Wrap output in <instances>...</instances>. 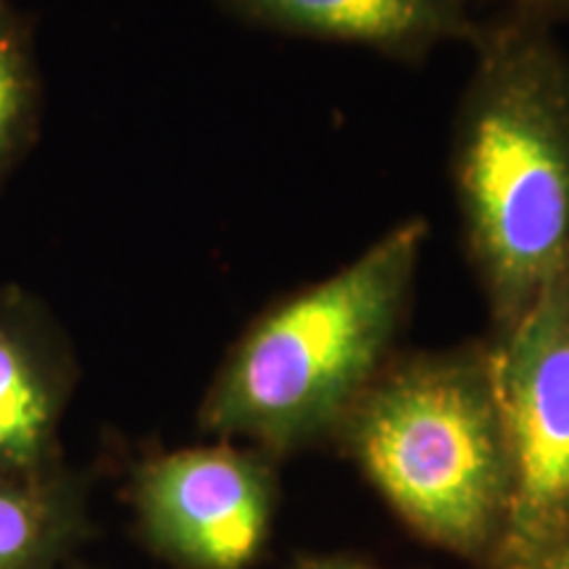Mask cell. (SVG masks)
I'll return each mask as SVG.
<instances>
[{"mask_svg":"<svg viewBox=\"0 0 569 569\" xmlns=\"http://www.w3.org/2000/svg\"><path fill=\"white\" fill-rule=\"evenodd\" d=\"M469 46L448 174L496 338L569 269V53L519 11L480 21Z\"/></svg>","mask_w":569,"mask_h":569,"instance_id":"1","label":"cell"},{"mask_svg":"<svg viewBox=\"0 0 569 569\" xmlns=\"http://www.w3.org/2000/svg\"><path fill=\"white\" fill-rule=\"evenodd\" d=\"M430 222L409 217L322 280L272 301L213 372L198 427L282 465L330 448L348 411L398 351Z\"/></svg>","mask_w":569,"mask_h":569,"instance_id":"2","label":"cell"},{"mask_svg":"<svg viewBox=\"0 0 569 569\" xmlns=\"http://www.w3.org/2000/svg\"><path fill=\"white\" fill-rule=\"evenodd\" d=\"M330 448L419 540L475 569H496L515 478L486 336L398 348Z\"/></svg>","mask_w":569,"mask_h":569,"instance_id":"3","label":"cell"},{"mask_svg":"<svg viewBox=\"0 0 569 569\" xmlns=\"http://www.w3.org/2000/svg\"><path fill=\"white\" fill-rule=\"evenodd\" d=\"M124 501L134 538L167 567L256 569L280 511V461L234 440L148 451Z\"/></svg>","mask_w":569,"mask_h":569,"instance_id":"4","label":"cell"},{"mask_svg":"<svg viewBox=\"0 0 569 569\" xmlns=\"http://www.w3.org/2000/svg\"><path fill=\"white\" fill-rule=\"evenodd\" d=\"M511 453V515L496 569H532L569 528V269L490 338Z\"/></svg>","mask_w":569,"mask_h":569,"instance_id":"5","label":"cell"},{"mask_svg":"<svg viewBox=\"0 0 569 569\" xmlns=\"http://www.w3.org/2000/svg\"><path fill=\"white\" fill-rule=\"evenodd\" d=\"M261 30L298 40L365 48L382 59L422 63L448 42H469L480 21L469 0H219Z\"/></svg>","mask_w":569,"mask_h":569,"instance_id":"6","label":"cell"},{"mask_svg":"<svg viewBox=\"0 0 569 569\" xmlns=\"http://www.w3.org/2000/svg\"><path fill=\"white\" fill-rule=\"evenodd\" d=\"M69 382V365L51 346L0 319V478L63 467L59 422Z\"/></svg>","mask_w":569,"mask_h":569,"instance_id":"7","label":"cell"},{"mask_svg":"<svg viewBox=\"0 0 569 569\" xmlns=\"http://www.w3.org/2000/svg\"><path fill=\"white\" fill-rule=\"evenodd\" d=\"M92 538L90 482L67 467L0 478V569H63Z\"/></svg>","mask_w":569,"mask_h":569,"instance_id":"8","label":"cell"},{"mask_svg":"<svg viewBox=\"0 0 569 569\" xmlns=\"http://www.w3.org/2000/svg\"><path fill=\"white\" fill-rule=\"evenodd\" d=\"M27 56L21 48V34L9 13L0 9V161L11 151L24 117L27 98Z\"/></svg>","mask_w":569,"mask_h":569,"instance_id":"9","label":"cell"},{"mask_svg":"<svg viewBox=\"0 0 569 569\" xmlns=\"http://www.w3.org/2000/svg\"><path fill=\"white\" fill-rule=\"evenodd\" d=\"M288 569H382L351 553H296Z\"/></svg>","mask_w":569,"mask_h":569,"instance_id":"10","label":"cell"},{"mask_svg":"<svg viewBox=\"0 0 569 569\" xmlns=\"http://www.w3.org/2000/svg\"><path fill=\"white\" fill-rule=\"evenodd\" d=\"M509 6V11L530 13V17H538L543 21H561L569 19V0H503Z\"/></svg>","mask_w":569,"mask_h":569,"instance_id":"11","label":"cell"},{"mask_svg":"<svg viewBox=\"0 0 569 569\" xmlns=\"http://www.w3.org/2000/svg\"><path fill=\"white\" fill-rule=\"evenodd\" d=\"M532 569H569V528L553 540Z\"/></svg>","mask_w":569,"mask_h":569,"instance_id":"12","label":"cell"}]
</instances>
